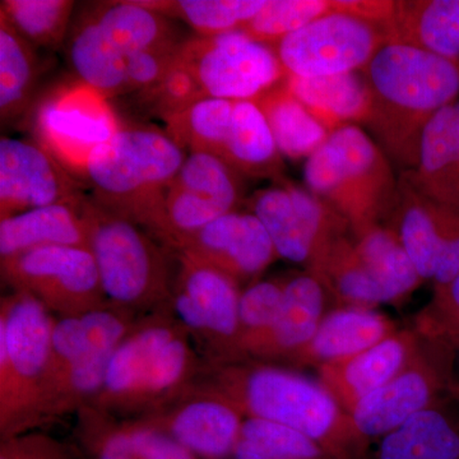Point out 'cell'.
Here are the masks:
<instances>
[{
  "label": "cell",
  "mask_w": 459,
  "mask_h": 459,
  "mask_svg": "<svg viewBox=\"0 0 459 459\" xmlns=\"http://www.w3.org/2000/svg\"><path fill=\"white\" fill-rule=\"evenodd\" d=\"M235 101L204 98L166 120V134L189 153H211L221 159Z\"/></svg>",
  "instance_id": "cell-35"
},
{
  "label": "cell",
  "mask_w": 459,
  "mask_h": 459,
  "mask_svg": "<svg viewBox=\"0 0 459 459\" xmlns=\"http://www.w3.org/2000/svg\"><path fill=\"white\" fill-rule=\"evenodd\" d=\"M205 367L171 309L146 314L115 350L104 385L87 406L117 418H143L192 391Z\"/></svg>",
  "instance_id": "cell-3"
},
{
  "label": "cell",
  "mask_w": 459,
  "mask_h": 459,
  "mask_svg": "<svg viewBox=\"0 0 459 459\" xmlns=\"http://www.w3.org/2000/svg\"><path fill=\"white\" fill-rule=\"evenodd\" d=\"M420 336L434 342L449 343L459 336V274L446 286L434 287V296L419 314Z\"/></svg>",
  "instance_id": "cell-43"
},
{
  "label": "cell",
  "mask_w": 459,
  "mask_h": 459,
  "mask_svg": "<svg viewBox=\"0 0 459 459\" xmlns=\"http://www.w3.org/2000/svg\"><path fill=\"white\" fill-rule=\"evenodd\" d=\"M84 198L80 181L36 140H0V220Z\"/></svg>",
  "instance_id": "cell-18"
},
{
  "label": "cell",
  "mask_w": 459,
  "mask_h": 459,
  "mask_svg": "<svg viewBox=\"0 0 459 459\" xmlns=\"http://www.w3.org/2000/svg\"><path fill=\"white\" fill-rule=\"evenodd\" d=\"M186 157L166 132L123 126L91 153L83 179L96 204L148 232Z\"/></svg>",
  "instance_id": "cell-4"
},
{
  "label": "cell",
  "mask_w": 459,
  "mask_h": 459,
  "mask_svg": "<svg viewBox=\"0 0 459 459\" xmlns=\"http://www.w3.org/2000/svg\"><path fill=\"white\" fill-rule=\"evenodd\" d=\"M221 160L244 179L281 180L282 156L255 101H235Z\"/></svg>",
  "instance_id": "cell-29"
},
{
  "label": "cell",
  "mask_w": 459,
  "mask_h": 459,
  "mask_svg": "<svg viewBox=\"0 0 459 459\" xmlns=\"http://www.w3.org/2000/svg\"><path fill=\"white\" fill-rule=\"evenodd\" d=\"M360 72L370 91L368 133L392 164L402 172L413 170L429 122L458 100L459 65L418 48L385 42Z\"/></svg>",
  "instance_id": "cell-1"
},
{
  "label": "cell",
  "mask_w": 459,
  "mask_h": 459,
  "mask_svg": "<svg viewBox=\"0 0 459 459\" xmlns=\"http://www.w3.org/2000/svg\"><path fill=\"white\" fill-rule=\"evenodd\" d=\"M122 128L108 99L78 80L51 90L33 108L36 141L75 179H83L91 153Z\"/></svg>",
  "instance_id": "cell-13"
},
{
  "label": "cell",
  "mask_w": 459,
  "mask_h": 459,
  "mask_svg": "<svg viewBox=\"0 0 459 459\" xmlns=\"http://www.w3.org/2000/svg\"><path fill=\"white\" fill-rule=\"evenodd\" d=\"M243 177L220 157L211 153H188L171 184L197 193L232 212L243 195Z\"/></svg>",
  "instance_id": "cell-39"
},
{
  "label": "cell",
  "mask_w": 459,
  "mask_h": 459,
  "mask_svg": "<svg viewBox=\"0 0 459 459\" xmlns=\"http://www.w3.org/2000/svg\"><path fill=\"white\" fill-rule=\"evenodd\" d=\"M444 395L446 358L442 344L422 338L421 349L409 367L359 402L350 416L356 431L369 444L400 428L416 413L444 401Z\"/></svg>",
  "instance_id": "cell-16"
},
{
  "label": "cell",
  "mask_w": 459,
  "mask_h": 459,
  "mask_svg": "<svg viewBox=\"0 0 459 459\" xmlns=\"http://www.w3.org/2000/svg\"><path fill=\"white\" fill-rule=\"evenodd\" d=\"M89 13L108 42L128 59L142 51L179 42L170 18L135 2H108Z\"/></svg>",
  "instance_id": "cell-32"
},
{
  "label": "cell",
  "mask_w": 459,
  "mask_h": 459,
  "mask_svg": "<svg viewBox=\"0 0 459 459\" xmlns=\"http://www.w3.org/2000/svg\"><path fill=\"white\" fill-rule=\"evenodd\" d=\"M440 344L446 358V397L459 407V336Z\"/></svg>",
  "instance_id": "cell-46"
},
{
  "label": "cell",
  "mask_w": 459,
  "mask_h": 459,
  "mask_svg": "<svg viewBox=\"0 0 459 459\" xmlns=\"http://www.w3.org/2000/svg\"><path fill=\"white\" fill-rule=\"evenodd\" d=\"M74 0H2L0 16L33 47L56 49L65 40Z\"/></svg>",
  "instance_id": "cell-37"
},
{
  "label": "cell",
  "mask_w": 459,
  "mask_h": 459,
  "mask_svg": "<svg viewBox=\"0 0 459 459\" xmlns=\"http://www.w3.org/2000/svg\"><path fill=\"white\" fill-rule=\"evenodd\" d=\"M141 316L108 303L92 312L56 319L42 395V427L77 413L93 401L115 350Z\"/></svg>",
  "instance_id": "cell-6"
},
{
  "label": "cell",
  "mask_w": 459,
  "mask_h": 459,
  "mask_svg": "<svg viewBox=\"0 0 459 459\" xmlns=\"http://www.w3.org/2000/svg\"><path fill=\"white\" fill-rule=\"evenodd\" d=\"M352 243L359 264L385 292L389 303L409 295L424 281L400 238L383 223L352 235Z\"/></svg>",
  "instance_id": "cell-31"
},
{
  "label": "cell",
  "mask_w": 459,
  "mask_h": 459,
  "mask_svg": "<svg viewBox=\"0 0 459 459\" xmlns=\"http://www.w3.org/2000/svg\"><path fill=\"white\" fill-rule=\"evenodd\" d=\"M90 204L84 197L0 220V259L45 247L90 249Z\"/></svg>",
  "instance_id": "cell-24"
},
{
  "label": "cell",
  "mask_w": 459,
  "mask_h": 459,
  "mask_svg": "<svg viewBox=\"0 0 459 459\" xmlns=\"http://www.w3.org/2000/svg\"><path fill=\"white\" fill-rule=\"evenodd\" d=\"M304 181L356 235L385 221L397 198L394 164L360 126H346L305 160Z\"/></svg>",
  "instance_id": "cell-5"
},
{
  "label": "cell",
  "mask_w": 459,
  "mask_h": 459,
  "mask_svg": "<svg viewBox=\"0 0 459 459\" xmlns=\"http://www.w3.org/2000/svg\"><path fill=\"white\" fill-rule=\"evenodd\" d=\"M74 448L80 459H201L159 429L84 406L75 413Z\"/></svg>",
  "instance_id": "cell-21"
},
{
  "label": "cell",
  "mask_w": 459,
  "mask_h": 459,
  "mask_svg": "<svg viewBox=\"0 0 459 459\" xmlns=\"http://www.w3.org/2000/svg\"><path fill=\"white\" fill-rule=\"evenodd\" d=\"M0 261L3 281L13 291L31 295L57 318L108 304L89 247H39Z\"/></svg>",
  "instance_id": "cell-11"
},
{
  "label": "cell",
  "mask_w": 459,
  "mask_h": 459,
  "mask_svg": "<svg viewBox=\"0 0 459 459\" xmlns=\"http://www.w3.org/2000/svg\"><path fill=\"white\" fill-rule=\"evenodd\" d=\"M331 292L316 274L305 272L286 280L285 295L276 322L246 350L238 360L289 361L303 349L325 319ZM237 361V360H235Z\"/></svg>",
  "instance_id": "cell-22"
},
{
  "label": "cell",
  "mask_w": 459,
  "mask_h": 459,
  "mask_svg": "<svg viewBox=\"0 0 459 459\" xmlns=\"http://www.w3.org/2000/svg\"><path fill=\"white\" fill-rule=\"evenodd\" d=\"M137 96L147 110L164 122L186 110L199 100L207 98L195 78L180 65L179 60L161 81L137 92Z\"/></svg>",
  "instance_id": "cell-42"
},
{
  "label": "cell",
  "mask_w": 459,
  "mask_h": 459,
  "mask_svg": "<svg viewBox=\"0 0 459 459\" xmlns=\"http://www.w3.org/2000/svg\"><path fill=\"white\" fill-rule=\"evenodd\" d=\"M285 282L286 280L256 281L241 291L238 340L228 361L238 360L247 347L276 322L285 295Z\"/></svg>",
  "instance_id": "cell-41"
},
{
  "label": "cell",
  "mask_w": 459,
  "mask_h": 459,
  "mask_svg": "<svg viewBox=\"0 0 459 459\" xmlns=\"http://www.w3.org/2000/svg\"><path fill=\"white\" fill-rule=\"evenodd\" d=\"M183 42H172L129 56L126 62L128 93L141 92L161 81L177 65Z\"/></svg>",
  "instance_id": "cell-44"
},
{
  "label": "cell",
  "mask_w": 459,
  "mask_h": 459,
  "mask_svg": "<svg viewBox=\"0 0 459 459\" xmlns=\"http://www.w3.org/2000/svg\"><path fill=\"white\" fill-rule=\"evenodd\" d=\"M285 86L329 133L368 122L370 91L361 72L316 78L287 75Z\"/></svg>",
  "instance_id": "cell-27"
},
{
  "label": "cell",
  "mask_w": 459,
  "mask_h": 459,
  "mask_svg": "<svg viewBox=\"0 0 459 459\" xmlns=\"http://www.w3.org/2000/svg\"><path fill=\"white\" fill-rule=\"evenodd\" d=\"M401 175L422 197L459 213V99L429 122L418 165Z\"/></svg>",
  "instance_id": "cell-23"
},
{
  "label": "cell",
  "mask_w": 459,
  "mask_h": 459,
  "mask_svg": "<svg viewBox=\"0 0 459 459\" xmlns=\"http://www.w3.org/2000/svg\"><path fill=\"white\" fill-rule=\"evenodd\" d=\"M395 327L386 316L367 307H338L320 323L318 331L303 349L290 359V364H327L369 349L394 333Z\"/></svg>",
  "instance_id": "cell-25"
},
{
  "label": "cell",
  "mask_w": 459,
  "mask_h": 459,
  "mask_svg": "<svg viewBox=\"0 0 459 459\" xmlns=\"http://www.w3.org/2000/svg\"><path fill=\"white\" fill-rule=\"evenodd\" d=\"M337 11L313 21L274 47L289 77H329L360 72L386 42L385 27L337 0Z\"/></svg>",
  "instance_id": "cell-12"
},
{
  "label": "cell",
  "mask_w": 459,
  "mask_h": 459,
  "mask_svg": "<svg viewBox=\"0 0 459 459\" xmlns=\"http://www.w3.org/2000/svg\"><path fill=\"white\" fill-rule=\"evenodd\" d=\"M370 459H459V413L446 400L380 439Z\"/></svg>",
  "instance_id": "cell-28"
},
{
  "label": "cell",
  "mask_w": 459,
  "mask_h": 459,
  "mask_svg": "<svg viewBox=\"0 0 459 459\" xmlns=\"http://www.w3.org/2000/svg\"><path fill=\"white\" fill-rule=\"evenodd\" d=\"M202 382L230 398L247 418L271 420L318 444L331 459H370L351 416L320 382L256 360L207 364Z\"/></svg>",
  "instance_id": "cell-2"
},
{
  "label": "cell",
  "mask_w": 459,
  "mask_h": 459,
  "mask_svg": "<svg viewBox=\"0 0 459 459\" xmlns=\"http://www.w3.org/2000/svg\"><path fill=\"white\" fill-rule=\"evenodd\" d=\"M186 255L228 274L238 285L255 283L279 259L267 230L253 212L232 211L186 241Z\"/></svg>",
  "instance_id": "cell-19"
},
{
  "label": "cell",
  "mask_w": 459,
  "mask_h": 459,
  "mask_svg": "<svg viewBox=\"0 0 459 459\" xmlns=\"http://www.w3.org/2000/svg\"><path fill=\"white\" fill-rule=\"evenodd\" d=\"M172 285L171 310L189 332L207 364L228 361L238 334L237 281L186 255Z\"/></svg>",
  "instance_id": "cell-14"
},
{
  "label": "cell",
  "mask_w": 459,
  "mask_h": 459,
  "mask_svg": "<svg viewBox=\"0 0 459 459\" xmlns=\"http://www.w3.org/2000/svg\"><path fill=\"white\" fill-rule=\"evenodd\" d=\"M265 0H175L162 14L188 23L202 38L243 31L264 7Z\"/></svg>",
  "instance_id": "cell-38"
},
{
  "label": "cell",
  "mask_w": 459,
  "mask_h": 459,
  "mask_svg": "<svg viewBox=\"0 0 459 459\" xmlns=\"http://www.w3.org/2000/svg\"><path fill=\"white\" fill-rule=\"evenodd\" d=\"M0 459H80L74 446L45 431L33 430L0 440Z\"/></svg>",
  "instance_id": "cell-45"
},
{
  "label": "cell",
  "mask_w": 459,
  "mask_h": 459,
  "mask_svg": "<svg viewBox=\"0 0 459 459\" xmlns=\"http://www.w3.org/2000/svg\"><path fill=\"white\" fill-rule=\"evenodd\" d=\"M90 250L108 303L141 316L171 309L168 258L146 230L91 201Z\"/></svg>",
  "instance_id": "cell-8"
},
{
  "label": "cell",
  "mask_w": 459,
  "mask_h": 459,
  "mask_svg": "<svg viewBox=\"0 0 459 459\" xmlns=\"http://www.w3.org/2000/svg\"><path fill=\"white\" fill-rule=\"evenodd\" d=\"M56 319L31 295L0 301V440L39 430Z\"/></svg>",
  "instance_id": "cell-7"
},
{
  "label": "cell",
  "mask_w": 459,
  "mask_h": 459,
  "mask_svg": "<svg viewBox=\"0 0 459 459\" xmlns=\"http://www.w3.org/2000/svg\"><path fill=\"white\" fill-rule=\"evenodd\" d=\"M231 459H331L307 435L279 422L246 418Z\"/></svg>",
  "instance_id": "cell-36"
},
{
  "label": "cell",
  "mask_w": 459,
  "mask_h": 459,
  "mask_svg": "<svg viewBox=\"0 0 459 459\" xmlns=\"http://www.w3.org/2000/svg\"><path fill=\"white\" fill-rule=\"evenodd\" d=\"M421 344L415 329L395 331L364 351L320 365L319 382L350 415L359 402L406 369Z\"/></svg>",
  "instance_id": "cell-20"
},
{
  "label": "cell",
  "mask_w": 459,
  "mask_h": 459,
  "mask_svg": "<svg viewBox=\"0 0 459 459\" xmlns=\"http://www.w3.org/2000/svg\"><path fill=\"white\" fill-rule=\"evenodd\" d=\"M40 68L35 47L0 16V117L16 123L35 102Z\"/></svg>",
  "instance_id": "cell-34"
},
{
  "label": "cell",
  "mask_w": 459,
  "mask_h": 459,
  "mask_svg": "<svg viewBox=\"0 0 459 459\" xmlns=\"http://www.w3.org/2000/svg\"><path fill=\"white\" fill-rule=\"evenodd\" d=\"M178 60L207 98L255 101L287 78L276 49L244 31L184 40Z\"/></svg>",
  "instance_id": "cell-10"
},
{
  "label": "cell",
  "mask_w": 459,
  "mask_h": 459,
  "mask_svg": "<svg viewBox=\"0 0 459 459\" xmlns=\"http://www.w3.org/2000/svg\"><path fill=\"white\" fill-rule=\"evenodd\" d=\"M68 57L77 80L110 100L128 93L126 59L105 38L90 13L72 30Z\"/></svg>",
  "instance_id": "cell-30"
},
{
  "label": "cell",
  "mask_w": 459,
  "mask_h": 459,
  "mask_svg": "<svg viewBox=\"0 0 459 459\" xmlns=\"http://www.w3.org/2000/svg\"><path fill=\"white\" fill-rule=\"evenodd\" d=\"M337 8V0H265L264 7L243 31L255 40L274 48L286 36Z\"/></svg>",
  "instance_id": "cell-40"
},
{
  "label": "cell",
  "mask_w": 459,
  "mask_h": 459,
  "mask_svg": "<svg viewBox=\"0 0 459 459\" xmlns=\"http://www.w3.org/2000/svg\"><path fill=\"white\" fill-rule=\"evenodd\" d=\"M386 226L400 238L422 280L446 286L459 274V213L420 195L400 177Z\"/></svg>",
  "instance_id": "cell-15"
},
{
  "label": "cell",
  "mask_w": 459,
  "mask_h": 459,
  "mask_svg": "<svg viewBox=\"0 0 459 459\" xmlns=\"http://www.w3.org/2000/svg\"><path fill=\"white\" fill-rule=\"evenodd\" d=\"M386 42L409 45L459 65V0H401L385 27Z\"/></svg>",
  "instance_id": "cell-26"
},
{
  "label": "cell",
  "mask_w": 459,
  "mask_h": 459,
  "mask_svg": "<svg viewBox=\"0 0 459 459\" xmlns=\"http://www.w3.org/2000/svg\"><path fill=\"white\" fill-rule=\"evenodd\" d=\"M281 156L307 160L328 140L327 128L286 89L285 82L255 100Z\"/></svg>",
  "instance_id": "cell-33"
},
{
  "label": "cell",
  "mask_w": 459,
  "mask_h": 459,
  "mask_svg": "<svg viewBox=\"0 0 459 459\" xmlns=\"http://www.w3.org/2000/svg\"><path fill=\"white\" fill-rule=\"evenodd\" d=\"M250 208L279 258L304 265L316 276L334 246L351 232L350 223L322 199L287 180L255 193Z\"/></svg>",
  "instance_id": "cell-9"
},
{
  "label": "cell",
  "mask_w": 459,
  "mask_h": 459,
  "mask_svg": "<svg viewBox=\"0 0 459 459\" xmlns=\"http://www.w3.org/2000/svg\"><path fill=\"white\" fill-rule=\"evenodd\" d=\"M247 416L213 386L199 382L164 409L137 420L164 431L201 459H231Z\"/></svg>",
  "instance_id": "cell-17"
}]
</instances>
